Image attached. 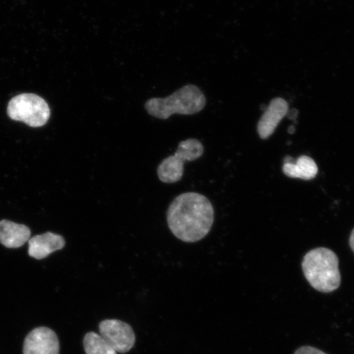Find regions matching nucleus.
I'll list each match as a JSON object with an SVG mask.
<instances>
[{
  "label": "nucleus",
  "mask_w": 354,
  "mask_h": 354,
  "mask_svg": "<svg viewBox=\"0 0 354 354\" xmlns=\"http://www.w3.org/2000/svg\"><path fill=\"white\" fill-rule=\"evenodd\" d=\"M59 339L48 327H37L26 336L24 354H59Z\"/></svg>",
  "instance_id": "0eeeda50"
},
{
  "label": "nucleus",
  "mask_w": 354,
  "mask_h": 354,
  "mask_svg": "<svg viewBox=\"0 0 354 354\" xmlns=\"http://www.w3.org/2000/svg\"><path fill=\"white\" fill-rule=\"evenodd\" d=\"M167 224L179 240L201 241L209 233L214 221L211 202L201 194L188 192L177 196L167 210Z\"/></svg>",
  "instance_id": "f257e3e1"
},
{
  "label": "nucleus",
  "mask_w": 354,
  "mask_h": 354,
  "mask_svg": "<svg viewBox=\"0 0 354 354\" xmlns=\"http://www.w3.org/2000/svg\"><path fill=\"white\" fill-rule=\"evenodd\" d=\"M83 344L86 354H118L116 351L95 332H88L84 337Z\"/></svg>",
  "instance_id": "f8f14e48"
},
{
  "label": "nucleus",
  "mask_w": 354,
  "mask_h": 354,
  "mask_svg": "<svg viewBox=\"0 0 354 354\" xmlns=\"http://www.w3.org/2000/svg\"><path fill=\"white\" fill-rule=\"evenodd\" d=\"M8 114L12 120L24 122L30 127H39L46 125L50 119V109L41 97L22 94L10 102Z\"/></svg>",
  "instance_id": "20e7f679"
},
{
  "label": "nucleus",
  "mask_w": 354,
  "mask_h": 354,
  "mask_svg": "<svg viewBox=\"0 0 354 354\" xmlns=\"http://www.w3.org/2000/svg\"><path fill=\"white\" fill-rule=\"evenodd\" d=\"M203 150L202 143L196 139L181 141L174 156L167 157L158 166L159 180L165 183H178L184 174V163L201 158Z\"/></svg>",
  "instance_id": "39448f33"
},
{
  "label": "nucleus",
  "mask_w": 354,
  "mask_h": 354,
  "mask_svg": "<svg viewBox=\"0 0 354 354\" xmlns=\"http://www.w3.org/2000/svg\"><path fill=\"white\" fill-rule=\"evenodd\" d=\"M298 110L296 109H290L288 111L286 116L291 119V120H295L298 117Z\"/></svg>",
  "instance_id": "4468645a"
},
{
  "label": "nucleus",
  "mask_w": 354,
  "mask_h": 354,
  "mask_svg": "<svg viewBox=\"0 0 354 354\" xmlns=\"http://www.w3.org/2000/svg\"><path fill=\"white\" fill-rule=\"evenodd\" d=\"M302 268L309 284L322 293L337 290L342 283L338 257L326 248L309 251L304 256Z\"/></svg>",
  "instance_id": "f03ea898"
},
{
  "label": "nucleus",
  "mask_w": 354,
  "mask_h": 354,
  "mask_svg": "<svg viewBox=\"0 0 354 354\" xmlns=\"http://www.w3.org/2000/svg\"><path fill=\"white\" fill-rule=\"evenodd\" d=\"M349 245H351V249L354 253V229L351 233V239H349Z\"/></svg>",
  "instance_id": "2eb2a0df"
},
{
  "label": "nucleus",
  "mask_w": 354,
  "mask_h": 354,
  "mask_svg": "<svg viewBox=\"0 0 354 354\" xmlns=\"http://www.w3.org/2000/svg\"><path fill=\"white\" fill-rule=\"evenodd\" d=\"M30 230L26 225L8 220L0 221V243L8 249H17L30 240Z\"/></svg>",
  "instance_id": "9d476101"
},
{
  "label": "nucleus",
  "mask_w": 354,
  "mask_h": 354,
  "mask_svg": "<svg viewBox=\"0 0 354 354\" xmlns=\"http://www.w3.org/2000/svg\"><path fill=\"white\" fill-rule=\"evenodd\" d=\"M295 354H327L320 349L311 346L301 347L295 351Z\"/></svg>",
  "instance_id": "ddd939ff"
},
{
  "label": "nucleus",
  "mask_w": 354,
  "mask_h": 354,
  "mask_svg": "<svg viewBox=\"0 0 354 354\" xmlns=\"http://www.w3.org/2000/svg\"><path fill=\"white\" fill-rule=\"evenodd\" d=\"M295 131V128L294 126H291L290 128H289V133L290 134H294Z\"/></svg>",
  "instance_id": "dca6fc26"
},
{
  "label": "nucleus",
  "mask_w": 354,
  "mask_h": 354,
  "mask_svg": "<svg viewBox=\"0 0 354 354\" xmlns=\"http://www.w3.org/2000/svg\"><path fill=\"white\" fill-rule=\"evenodd\" d=\"M206 104L205 96L196 86L187 85L166 98H153L146 102L149 115L159 119L169 118L171 115H193L201 112Z\"/></svg>",
  "instance_id": "7ed1b4c3"
},
{
  "label": "nucleus",
  "mask_w": 354,
  "mask_h": 354,
  "mask_svg": "<svg viewBox=\"0 0 354 354\" xmlns=\"http://www.w3.org/2000/svg\"><path fill=\"white\" fill-rule=\"evenodd\" d=\"M288 111L289 105L285 100L277 98L272 100L258 124V132L261 138L268 139L273 134L279 123L286 116Z\"/></svg>",
  "instance_id": "6e6552de"
},
{
  "label": "nucleus",
  "mask_w": 354,
  "mask_h": 354,
  "mask_svg": "<svg viewBox=\"0 0 354 354\" xmlns=\"http://www.w3.org/2000/svg\"><path fill=\"white\" fill-rule=\"evenodd\" d=\"M100 335L117 353H126L131 351L136 343V335L127 323L116 319L100 322Z\"/></svg>",
  "instance_id": "423d86ee"
},
{
  "label": "nucleus",
  "mask_w": 354,
  "mask_h": 354,
  "mask_svg": "<svg viewBox=\"0 0 354 354\" xmlns=\"http://www.w3.org/2000/svg\"><path fill=\"white\" fill-rule=\"evenodd\" d=\"M283 172L290 178L309 180L315 178L318 167L312 158L305 155L299 157L296 161L291 157H286L283 166Z\"/></svg>",
  "instance_id": "9b49d317"
},
{
  "label": "nucleus",
  "mask_w": 354,
  "mask_h": 354,
  "mask_svg": "<svg viewBox=\"0 0 354 354\" xmlns=\"http://www.w3.org/2000/svg\"><path fill=\"white\" fill-rule=\"evenodd\" d=\"M28 254L32 258L41 260L64 248L66 241L60 234L48 232L38 234L28 241Z\"/></svg>",
  "instance_id": "1a4fd4ad"
}]
</instances>
